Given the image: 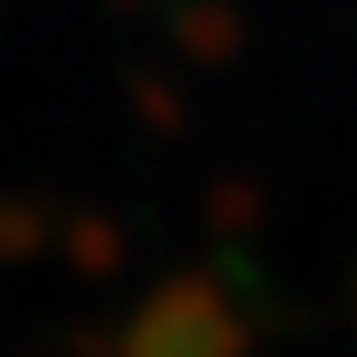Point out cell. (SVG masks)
Wrapping results in <instances>:
<instances>
[]
</instances>
